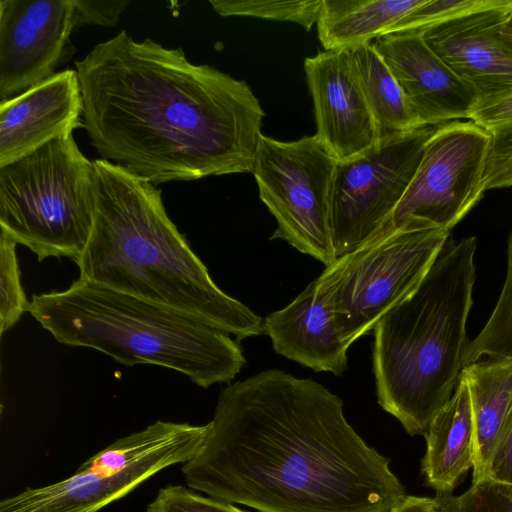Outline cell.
I'll list each match as a JSON object with an SVG mask.
<instances>
[{
  "label": "cell",
  "mask_w": 512,
  "mask_h": 512,
  "mask_svg": "<svg viewBox=\"0 0 512 512\" xmlns=\"http://www.w3.org/2000/svg\"><path fill=\"white\" fill-rule=\"evenodd\" d=\"M190 489L259 512H390L405 489L351 427L342 400L282 370L224 388L197 453Z\"/></svg>",
  "instance_id": "cell-1"
},
{
  "label": "cell",
  "mask_w": 512,
  "mask_h": 512,
  "mask_svg": "<svg viewBox=\"0 0 512 512\" xmlns=\"http://www.w3.org/2000/svg\"><path fill=\"white\" fill-rule=\"evenodd\" d=\"M75 66L102 159L154 185L252 172L265 113L243 80L125 30Z\"/></svg>",
  "instance_id": "cell-2"
},
{
  "label": "cell",
  "mask_w": 512,
  "mask_h": 512,
  "mask_svg": "<svg viewBox=\"0 0 512 512\" xmlns=\"http://www.w3.org/2000/svg\"><path fill=\"white\" fill-rule=\"evenodd\" d=\"M95 210L80 277L165 307L238 341L265 334L263 319L222 291L169 218L161 190L105 159L93 161Z\"/></svg>",
  "instance_id": "cell-3"
},
{
  "label": "cell",
  "mask_w": 512,
  "mask_h": 512,
  "mask_svg": "<svg viewBox=\"0 0 512 512\" xmlns=\"http://www.w3.org/2000/svg\"><path fill=\"white\" fill-rule=\"evenodd\" d=\"M476 248L474 236H450L418 289L373 328L378 404L412 436L426 434L463 369Z\"/></svg>",
  "instance_id": "cell-4"
},
{
  "label": "cell",
  "mask_w": 512,
  "mask_h": 512,
  "mask_svg": "<svg viewBox=\"0 0 512 512\" xmlns=\"http://www.w3.org/2000/svg\"><path fill=\"white\" fill-rule=\"evenodd\" d=\"M28 312L63 345L98 350L125 366L169 368L203 388L232 381L246 363L229 334L82 278L33 295Z\"/></svg>",
  "instance_id": "cell-5"
},
{
  "label": "cell",
  "mask_w": 512,
  "mask_h": 512,
  "mask_svg": "<svg viewBox=\"0 0 512 512\" xmlns=\"http://www.w3.org/2000/svg\"><path fill=\"white\" fill-rule=\"evenodd\" d=\"M94 210V164L73 133L0 167V228L39 262L75 261L91 234Z\"/></svg>",
  "instance_id": "cell-6"
},
{
  "label": "cell",
  "mask_w": 512,
  "mask_h": 512,
  "mask_svg": "<svg viewBox=\"0 0 512 512\" xmlns=\"http://www.w3.org/2000/svg\"><path fill=\"white\" fill-rule=\"evenodd\" d=\"M450 236L409 221L381 231L325 267L318 280L329 295L341 338L351 345L411 296Z\"/></svg>",
  "instance_id": "cell-7"
},
{
  "label": "cell",
  "mask_w": 512,
  "mask_h": 512,
  "mask_svg": "<svg viewBox=\"0 0 512 512\" xmlns=\"http://www.w3.org/2000/svg\"><path fill=\"white\" fill-rule=\"evenodd\" d=\"M337 160L316 135L279 141L262 135L254 159L259 198L281 239L328 267L336 256L329 227V198Z\"/></svg>",
  "instance_id": "cell-8"
},
{
  "label": "cell",
  "mask_w": 512,
  "mask_h": 512,
  "mask_svg": "<svg viewBox=\"0 0 512 512\" xmlns=\"http://www.w3.org/2000/svg\"><path fill=\"white\" fill-rule=\"evenodd\" d=\"M434 128L424 126L383 137L359 155L337 161L329 198L336 259L352 253L387 225L416 173Z\"/></svg>",
  "instance_id": "cell-9"
},
{
  "label": "cell",
  "mask_w": 512,
  "mask_h": 512,
  "mask_svg": "<svg viewBox=\"0 0 512 512\" xmlns=\"http://www.w3.org/2000/svg\"><path fill=\"white\" fill-rule=\"evenodd\" d=\"M489 145V133L470 120L435 127L408 189L383 230L412 221L450 232L486 191Z\"/></svg>",
  "instance_id": "cell-10"
},
{
  "label": "cell",
  "mask_w": 512,
  "mask_h": 512,
  "mask_svg": "<svg viewBox=\"0 0 512 512\" xmlns=\"http://www.w3.org/2000/svg\"><path fill=\"white\" fill-rule=\"evenodd\" d=\"M74 29L72 0H1L0 102L55 74Z\"/></svg>",
  "instance_id": "cell-11"
},
{
  "label": "cell",
  "mask_w": 512,
  "mask_h": 512,
  "mask_svg": "<svg viewBox=\"0 0 512 512\" xmlns=\"http://www.w3.org/2000/svg\"><path fill=\"white\" fill-rule=\"evenodd\" d=\"M313 100L316 136L329 153L344 161L380 138L349 49L325 50L304 61Z\"/></svg>",
  "instance_id": "cell-12"
},
{
  "label": "cell",
  "mask_w": 512,
  "mask_h": 512,
  "mask_svg": "<svg viewBox=\"0 0 512 512\" xmlns=\"http://www.w3.org/2000/svg\"><path fill=\"white\" fill-rule=\"evenodd\" d=\"M373 44L423 126L470 119L478 93L429 48L421 33L385 34Z\"/></svg>",
  "instance_id": "cell-13"
},
{
  "label": "cell",
  "mask_w": 512,
  "mask_h": 512,
  "mask_svg": "<svg viewBox=\"0 0 512 512\" xmlns=\"http://www.w3.org/2000/svg\"><path fill=\"white\" fill-rule=\"evenodd\" d=\"M207 429L208 424L198 425L188 436L110 476L76 470L54 484L27 487L1 500L0 512H98L161 470L189 461L202 445Z\"/></svg>",
  "instance_id": "cell-14"
},
{
  "label": "cell",
  "mask_w": 512,
  "mask_h": 512,
  "mask_svg": "<svg viewBox=\"0 0 512 512\" xmlns=\"http://www.w3.org/2000/svg\"><path fill=\"white\" fill-rule=\"evenodd\" d=\"M84 101L76 69L0 102V167L15 162L61 135L84 128Z\"/></svg>",
  "instance_id": "cell-15"
},
{
  "label": "cell",
  "mask_w": 512,
  "mask_h": 512,
  "mask_svg": "<svg viewBox=\"0 0 512 512\" xmlns=\"http://www.w3.org/2000/svg\"><path fill=\"white\" fill-rule=\"evenodd\" d=\"M508 6L465 15L420 31L424 41L479 100L512 90V57L497 39Z\"/></svg>",
  "instance_id": "cell-16"
},
{
  "label": "cell",
  "mask_w": 512,
  "mask_h": 512,
  "mask_svg": "<svg viewBox=\"0 0 512 512\" xmlns=\"http://www.w3.org/2000/svg\"><path fill=\"white\" fill-rule=\"evenodd\" d=\"M274 351L316 372L340 376L350 344L339 333L332 303L318 278L291 303L263 319Z\"/></svg>",
  "instance_id": "cell-17"
},
{
  "label": "cell",
  "mask_w": 512,
  "mask_h": 512,
  "mask_svg": "<svg viewBox=\"0 0 512 512\" xmlns=\"http://www.w3.org/2000/svg\"><path fill=\"white\" fill-rule=\"evenodd\" d=\"M421 471L437 495H449L474 466L475 430L467 382L460 373L449 401L431 420Z\"/></svg>",
  "instance_id": "cell-18"
},
{
  "label": "cell",
  "mask_w": 512,
  "mask_h": 512,
  "mask_svg": "<svg viewBox=\"0 0 512 512\" xmlns=\"http://www.w3.org/2000/svg\"><path fill=\"white\" fill-rule=\"evenodd\" d=\"M475 430L472 483L486 478L494 449L512 415V358L485 357L463 367Z\"/></svg>",
  "instance_id": "cell-19"
},
{
  "label": "cell",
  "mask_w": 512,
  "mask_h": 512,
  "mask_svg": "<svg viewBox=\"0 0 512 512\" xmlns=\"http://www.w3.org/2000/svg\"><path fill=\"white\" fill-rule=\"evenodd\" d=\"M425 0H322L318 37L325 50L373 42Z\"/></svg>",
  "instance_id": "cell-20"
},
{
  "label": "cell",
  "mask_w": 512,
  "mask_h": 512,
  "mask_svg": "<svg viewBox=\"0 0 512 512\" xmlns=\"http://www.w3.org/2000/svg\"><path fill=\"white\" fill-rule=\"evenodd\" d=\"M379 138L424 127L373 42L349 49Z\"/></svg>",
  "instance_id": "cell-21"
},
{
  "label": "cell",
  "mask_w": 512,
  "mask_h": 512,
  "mask_svg": "<svg viewBox=\"0 0 512 512\" xmlns=\"http://www.w3.org/2000/svg\"><path fill=\"white\" fill-rule=\"evenodd\" d=\"M197 426L158 420L141 431L118 439L86 460L77 470L110 476L188 436Z\"/></svg>",
  "instance_id": "cell-22"
},
{
  "label": "cell",
  "mask_w": 512,
  "mask_h": 512,
  "mask_svg": "<svg viewBox=\"0 0 512 512\" xmlns=\"http://www.w3.org/2000/svg\"><path fill=\"white\" fill-rule=\"evenodd\" d=\"M507 244L504 285L488 321L478 335L469 341L463 367L485 357L512 358V229Z\"/></svg>",
  "instance_id": "cell-23"
},
{
  "label": "cell",
  "mask_w": 512,
  "mask_h": 512,
  "mask_svg": "<svg viewBox=\"0 0 512 512\" xmlns=\"http://www.w3.org/2000/svg\"><path fill=\"white\" fill-rule=\"evenodd\" d=\"M322 0H210L221 16H247L300 24L306 31L317 23Z\"/></svg>",
  "instance_id": "cell-24"
},
{
  "label": "cell",
  "mask_w": 512,
  "mask_h": 512,
  "mask_svg": "<svg viewBox=\"0 0 512 512\" xmlns=\"http://www.w3.org/2000/svg\"><path fill=\"white\" fill-rule=\"evenodd\" d=\"M511 3L512 0H425L397 21L386 34L420 32L465 15L505 7Z\"/></svg>",
  "instance_id": "cell-25"
},
{
  "label": "cell",
  "mask_w": 512,
  "mask_h": 512,
  "mask_svg": "<svg viewBox=\"0 0 512 512\" xmlns=\"http://www.w3.org/2000/svg\"><path fill=\"white\" fill-rule=\"evenodd\" d=\"M16 241L5 231L0 233V333L11 329L28 311V302L20 280Z\"/></svg>",
  "instance_id": "cell-26"
},
{
  "label": "cell",
  "mask_w": 512,
  "mask_h": 512,
  "mask_svg": "<svg viewBox=\"0 0 512 512\" xmlns=\"http://www.w3.org/2000/svg\"><path fill=\"white\" fill-rule=\"evenodd\" d=\"M146 512H247L229 502L205 497L182 485H168L158 490Z\"/></svg>",
  "instance_id": "cell-27"
},
{
  "label": "cell",
  "mask_w": 512,
  "mask_h": 512,
  "mask_svg": "<svg viewBox=\"0 0 512 512\" xmlns=\"http://www.w3.org/2000/svg\"><path fill=\"white\" fill-rule=\"evenodd\" d=\"M453 501L457 512H512V485L486 477Z\"/></svg>",
  "instance_id": "cell-28"
},
{
  "label": "cell",
  "mask_w": 512,
  "mask_h": 512,
  "mask_svg": "<svg viewBox=\"0 0 512 512\" xmlns=\"http://www.w3.org/2000/svg\"><path fill=\"white\" fill-rule=\"evenodd\" d=\"M490 145L484 175L486 190L512 186V124L486 130Z\"/></svg>",
  "instance_id": "cell-29"
},
{
  "label": "cell",
  "mask_w": 512,
  "mask_h": 512,
  "mask_svg": "<svg viewBox=\"0 0 512 512\" xmlns=\"http://www.w3.org/2000/svg\"><path fill=\"white\" fill-rule=\"evenodd\" d=\"M76 28L82 25L114 26L126 9V0H72Z\"/></svg>",
  "instance_id": "cell-30"
},
{
  "label": "cell",
  "mask_w": 512,
  "mask_h": 512,
  "mask_svg": "<svg viewBox=\"0 0 512 512\" xmlns=\"http://www.w3.org/2000/svg\"><path fill=\"white\" fill-rule=\"evenodd\" d=\"M469 120L485 130L512 124V90L480 99Z\"/></svg>",
  "instance_id": "cell-31"
},
{
  "label": "cell",
  "mask_w": 512,
  "mask_h": 512,
  "mask_svg": "<svg viewBox=\"0 0 512 512\" xmlns=\"http://www.w3.org/2000/svg\"><path fill=\"white\" fill-rule=\"evenodd\" d=\"M486 477L512 485V415L494 449Z\"/></svg>",
  "instance_id": "cell-32"
},
{
  "label": "cell",
  "mask_w": 512,
  "mask_h": 512,
  "mask_svg": "<svg viewBox=\"0 0 512 512\" xmlns=\"http://www.w3.org/2000/svg\"><path fill=\"white\" fill-rule=\"evenodd\" d=\"M390 512H445V508L440 495L436 497L405 495Z\"/></svg>",
  "instance_id": "cell-33"
},
{
  "label": "cell",
  "mask_w": 512,
  "mask_h": 512,
  "mask_svg": "<svg viewBox=\"0 0 512 512\" xmlns=\"http://www.w3.org/2000/svg\"><path fill=\"white\" fill-rule=\"evenodd\" d=\"M497 39L501 47L512 57V9L502 21L497 32Z\"/></svg>",
  "instance_id": "cell-34"
},
{
  "label": "cell",
  "mask_w": 512,
  "mask_h": 512,
  "mask_svg": "<svg viewBox=\"0 0 512 512\" xmlns=\"http://www.w3.org/2000/svg\"><path fill=\"white\" fill-rule=\"evenodd\" d=\"M440 497L442 499V502H443V505L445 508V512H457L455 505H454L453 496L451 494L440 495Z\"/></svg>",
  "instance_id": "cell-35"
}]
</instances>
